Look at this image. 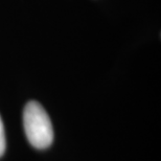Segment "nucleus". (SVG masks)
<instances>
[{
	"mask_svg": "<svg viewBox=\"0 0 161 161\" xmlns=\"http://www.w3.org/2000/svg\"><path fill=\"white\" fill-rule=\"evenodd\" d=\"M23 127L27 140L36 149H46L53 143V130L50 118L38 102L31 101L25 106Z\"/></svg>",
	"mask_w": 161,
	"mask_h": 161,
	"instance_id": "nucleus-1",
	"label": "nucleus"
},
{
	"mask_svg": "<svg viewBox=\"0 0 161 161\" xmlns=\"http://www.w3.org/2000/svg\"><path fill=\"white\" fill-rule=\"evenodd\" d=\"M6 147V140H5V132H4V125L3 121L0 116V157H1L5 152Z\"/></svg>",
	"mask_w": 161,
	"mask_h": 161,
	"instance_id": "nucleus-2",
	"label": "nucleus"
}]
</instances>
